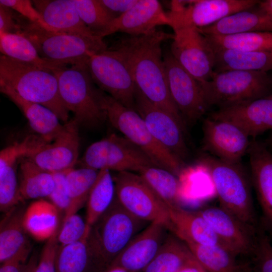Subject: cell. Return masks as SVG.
<instances>
[{
    "instance_id": "6da1fadb",
    "label": "cell",
    "mask_w": 272,
    "mask_h": 272,
    "mask_svg": "<svg viewBox=\"0 0 272 272\" xmlns=\"http://www.w3.org/2000/svg\"><path fill=\"white\" fill-rule=\"evenodd\" d=\"M173 36L157 29L146 35H128L120 39L114 49L127 64L137 89L186 126L169 91L162 53V42Z\"/></svg>"
},
{
    "instance_id": "7a4b0ae2",
    "label": "cell",
    "mask_w": 272,
    "mask_h": 272,
    "mask_svg": "<svg viewBox=\"0 0 272 272\" xmlns=\"http://www.w3.org/2000/svg\"><path fill=\"white\" fill-rule=\"evenodd\" d=\"M0 87L47 107L64 123L69 121V111L60 96L57 79L50 71L1 54Z\"/></svg>"
},
{
    "instance_id": "3957f363",
    "label": "cell",
    "mask_w": 272,
    "mask_h": 272,
    "mask_svg": "<svg viewBox=\"0 0 272 272\" xmlns=\"http://www.w3.org/2000/svg\"><path fill=\"white\" fill-rule=\"evenodd\" d=\"M147 223L127 211L115 196L108 209L91 227L88 237L95 269L104 270Z\"/></svg>"
},
{
    "instance_id": "277c9868",
    "label": "cell",
    "mask_w": 272,
    "mask_h": 272,
    "mask_svg": "<svg viewBox=\"0 0 272 272\" xmlns=\"http://www.w3.org/2000/svg\"><path fill=\"white\" fill-rule=\"evenodd\" d=\"M199 160L210 176L219 206L245 224L257 228L252 184L241 163H228L208 153L202 154Z\"/></svg>"
},
{
    "instance_id": "5b68a950",
    "label": "cell",
    "mask_w": 272,
    "mask_h": 272,
    "mask_svg": "<svg viewBox=\"0 0 272 272\" xmlns=\"http://www.w3.org/2000/svg\"><path fill=\"white\" fill-rule=\"evenodd\" d=\"M56 76L61 99L79 124L95 127L107 119L101 101V90L95 86L86 62L60 67Z\"/></svg>"
},
{
    "instance_id": "8992f818",
    "label": "cell",
    "mask_w": 272,
    "mask_h": 272,
    "mask_svg": "<svg viewBox=\"0 0 272 272\" xmlns=\"http://www.w3.org/2000/svg\"><path fill=\"white\" fill-rule=\"evenodd\" d=\"M101 101L107 119L123 137L144 152L156 166L176 176L179 175L183 162L154 138L135 110L124 106L102 91Z\"/></svg>"
},
{
    "instance_id": "52a82bcc",
    "label": "cell",
    "mask_w": 272,
    "mask_h": 272,
    "mask_svg": "<svg viewBox=\"0 0 272 272\" xmlns=\"http://www.w3.org/2000/svg\"><path fill=\"white\" fill-rule=\"evenodd\" d=\"M209 107L233 106L272 94V77L268 73L244 70L214 72L200 83Z\"/></svg>"
},
{
    "instance_id": "ba28073f",
    "label": "cell",
    "mask_w": 272,
    "mask_h": 272,
    "mask_svg": "<svg viewBox=\"0 0 272 272\" xmlns=\"http://www.w3.org/2000/svg\"><path fill=\"white\" fill-rule=\"evenodd\" d=\"M21 33L43 58L72 65L86 62L90 56L107 49L103 39L46 30L29 21L22 22Z\"/></svg>"
},
{
    "instance_id": "9c48e42d",
    "label": "cell",
    "mask_w": 272,
    "mask_h": 272,
    "mask_svg": "<svg viewBox=\"0 0 272 272\" xmlns=\"http://www.w3.org/2000/svg\"><path fill=\"white\" fill-rule=\"evenodd\" d=\"M81 167L139 172L147 166H155L140 149L123 136L112 133L90 145L78 161Z\"/></svg>"
},
{
    "instance_id": "30bf717a",
    "label": "cell",
    "mask_w": 272,
    "mask_h": 272,
    "mask_svg": "<svg viewBox=\"0 0 272 272\" xmlns=\"http://www.w3.org/2000/svg\"><path fill=\"white\" fill-rule=\"evenodd\" d=\"M86 63L99 89L124 106L135 110L137 88L127 64L116 50L107 49L93 54Z\"/></svg>"
},
{
    "instance_id": "8fae6325",
    "label": "cell",
    "mask_w": 272,
    "mask_h": 272,
    "mask_svg": "<svg viewBox=\"0 0 272 272\" xmlns=\"http://www.w3.org/2000/svg\"><path fill=\"white\" fill-rule=\"evenodd\" d=\"M113 179L115 196L127 211L147 222L162 223L171 231L167 206L139 174L119 172Z\"/></svg>"
},
{
    "instance_id": "7c38bea8",
    "label": "cell",
    "mask_w": 272,
    "mask_h": 272,
    "mask_svg": "<svg viewBox=\"0 0 272 272\" xmlns=\"http://www.w3.org/2000/svg\"><path fill=\"white\" fill-rule=\"evenodd\" d=\"M257 0H175L167 13L172 29L205 28L239 11L252 7Z\"/></svg>"
},
{
    "instance_id": "4fadbf2b",
    "label": "cell",
    "mask_w": 272,
    "mask_h": 272,
    "mask_svg": "<svg viewBox=\"0 0 272 272\" xmlns=\"http://www.w3.org/2000/svg\"><path fill=\"white\" fill-rule=\"evenodd\" d=\"M171 53L178 62L199 82L209 80L214 72L215 51L197 28L173 29Z\"/></svg>"
},
{
    "instance_id": "5bb4252c",
    "label": "cell",
    "mask_w": 272,
    "mask_h": 272,
    "mask_svg": "<svg viewBox=\"0 0 272 272\" xmlns=\"http://www.w3.org/2000/svg\"><path fill=\"white\" fill-rule=\"evenodd\" d=\"M163 59L172 98L185 124L191 125L209 108L201 84L178 62L170 51L164 54Z\"/></svg>"
},
{
    "instance_id": "9a60e30c",
    "label": "cell",
    "mask_w": 272,
    "mask_h": 272,
    "mask_svg": "<svg viewBox=\"0 0 272 272\" xmlns=\"http://www.w3.org/2000/svg\"><path fill=\"white\" fill-rule=\"evenodd\" d=\"M135 110L154 138L183 162L188 155L184 136L186 126L171 113L149 101L137 89Z\"/></svg>"
},
{
    "instance_id": "2e32d148",
    "label": "cell",
    "mask_w": 272,
    "mask_h": 272,
    "mask_svg": "<svg viewBox=\"0 0 272 272\" xmlns=\"http://www.w3.org/2000/svg\"><path fill=\"white\" fill-rule=\"evenodd\" d=\"M202 133V150L222 161L239 163L247 153L249 136L231 121L209 116L203 120Z\"/></svg>"
},
{
    "instance_id": "e0dca14e",
    "label": "cell",
    "mask_w": 272,
    "mask_h": 272,
    "mask_svg": "<svg viewBox=\"0 0 272 272\" xmlns=\"http://www.w3.org/2000/svg\"><path fill=\"white\" fill-rule=\"evenodd\" d=\"M209 223L223 244L236 256L251 255L259 231L220 206L208 207L198 211Z\"/></svg>"
},
{
    "instance_id": "ac0fdd59",
    "label": "cell",
    "mask_w": 272,
    "mask_h": 272,
    "mask_svg": "<svg viewBox=\"0 0 272 272\" xmlns=\"http://www.w3.org/2000/svg\"><path fill=\"white\" fill-rule=\"evenodd\" d=\"M79 123L74 118L64 123L59 134L26 157L40 168L51 173L65 172L78 162Z\"/></svg>"
},
{
    "instance_id": "d6986e66",
    "label": "cell",
    "mask_w": 272,
    "mask_h": 272,
    "mask_svg": "<svg viewBox=\"0 0 272 272\" xmlns=\"http://www.w3.org/2000/svg\"><path fill=\"white\" fill-rule=\"evenodd\" d=\"M168 230L167 226L162 223H150L110 265L120 266L129 272L143 271L159 251L168 235Z\"/></svg>"
},
{
    "instance_id": "ffe728a7",
    "label": "cell",
    "mask_w": 272,
    "mask_h": 272,
    "mask_svg": "<svg viewBox=\"0 0 272 272\" xmlns=\"http://www.w3.org/2000/svg\"><path fill=\"white\" fill-rule=\"evenodd\" d=\"M247 154L250 178L262 211L264 227L272 232V153L254 138L250 140Z\"/></svg>"
},
{
    "instance_id": "44dd1931",
    "label": "cell",
    "mask_w": 272,
    "mask_h": 272,
    "mask_svg": "<svg viewBox=\"0 0 272 272\" xmlns=\"http://www.w3.org/2000/svg\"><path fill=\"white\" fill-rule=\"evenodd\" d=\"M210 117L231 121L255 138L272 129V94L243 104L218 109Z\"/></svg>"
},
{
    "instance_id": "7402d4cb",
    "label": "cell",
    "mask_w": 272,
    "mask_h": 272,
    "mask_svg": "<svg viewBox=\"0 0 272 272\" xmlns=\"http://www.w3.org/2000/svg\"><path fill=\"white\" fill-rule=\"evenodd\" d=\"M167 14L157 0H139L126 13L114 19L103 38L115 32L139 36L150 33L161 25L170 26Z\"/></svg>"
},
{
    "instance_id": "603a6c76",
    "label": "cell",
    "mask_w": 272,
    "mask_h": 272,
    "mask_svg": "<svg viewBox=\"0 0 272 272\" xmlns=\"http://www.w3.org/2000/svg\"><path fill=\"white\" fill-rule=\"evenodd\" d=\"M167 207L171 231L181 240L203 246L221 245L226 247L198 212H191L181 206Z\"/></svg>"
},
{
    "instance_id": "cb8c5ba5",
    "label": "cell",
    "mask_w": 272,
    "mask_h": 272,
    "mask_svg": "<svg viewBox=\"0 0 272 272\" xmlns=\"http://www.w3.org/2000/svg\"><path fill=\"white\" fill-rule=\"evenodd\" d=\"M258 4L229 15L211 26L198 29L203 35L215 36L272 32V17Z\"/></svg>"
},
{
    "instance_id": "d4e9b609",
    "label": "cell",
    "mask_w": 272,
    "mask_h": 272,
    "mask_svg": "<svg viewBox=\"0 0 272 272\" xmlns=\"http://www.w3.org/2000/svg\"><path fill=\"white\" fill-rule=\"evenodd\" d=\"M32 2L52 31L97 37L81 20L73 0H34Z\"/></svg>"
},
{
    "instance_id": "484cf974",
    "label": "cell",
    "mask_w": 272,
    "mask_h": 272,
    "mask_svg": "<svg viewBox=\"0 0 272 272\" xmlns=\"http://www.w3.org/2000/svg\"><path fill=\"white\" fill-rule=\"evenodd\" d=\"M0 91L20 109L35 133L48 143L52 142L62 131L63 124L49 109L24 99L10 89L0 87Z\"/></svg>"
},
{
    "instance_id": "4316f807",
    "label": "cell",
    "mask_w": 272,
    "mask_h": 272,
    "mask_svg": "<svg viewBox=\"0 0 272 272\" xmlns=\"http://www.w3.org/2000/svg\"><path fill=\"white\" fill-rule=\"evenodd\" d=\"M59 214L50 201L41 199L33 201L24 212V228L35 239L47 241L58 231Z\"/></svg>"
},
{
    "instance_id": "83f0119b",
    "label": "cell",
    "mask_w": 272,
    "mask_h": 272,
    "mask_svg": "<svg viewBox=\"0 0 272 272\" xmlns=\"http://www.w3.org/2000/svg\"><path fill=\"white\" fill-rule=\"evenodd\" d=\"M24 211L15 208L1 222L0 262L14 255L31 251L30 243L23 225Z\"/></svg>"
},
{
    "instance_id": "f1b7e54d",
    "label": "cell",
    "mask_w": 272,
    "mask_h": 272,
    "mask_svg": "<svg viewBox=\"0 0 272 272\" xmlns=\"http://www.w3.org/2000/svg\"><path fill=\"white\" fill-rule=\"evenodd\" d=\"M2 54L52 72L67 64L42 57L32 42L21 33H0Z\"/></svg>"
},
{
    "instance_id": "f546056e",
    "label": "cell",
    "mask_w": 272,
    "mask_h": 272,
    "mask_svg": "<svg viewBox=\"0 0 272 272\" xmlns=\"http://www.w3.org/2000/svg\"><path fill=\"white\" fill-rule=\"evenodd\" d=\"M215 51V72L233 70L267 73L272 71V50L240 51L222 49Z\"/></svg>"
},
{
    "instance_id": "4dcf8cb0",
    "label": "cell",
    "mask_w": 272,
    "mask_h": 272,
    "mask_svg": "<svg viewBox=\"0 0 272 272\" xmlns=\"http://www.w3.org/2000/svg\"><path fill=\"white\" fill-rule=\"evenodd\" d=\"M195 258L186 244L168 234L156 255L143 272H178Z\"/></svg>"
},
{
    "instance_id": "1f68e13d",
    "label": "cell",
    "mask_w": 272,
    "mask_h": 272,
    "mask_svg": "<svg viewBox=\"0 0 272 272\" xmlns=\"http://www.w3.org/2000/svg\"><path fill=\"white\" fill-rule=\"evenodd\" d=\"M20 193L22 199L48 197L55 182L53 173L46 171L27 157L20 161Z\"/></svg>"
},
{
    "instance_id": "d6a6232c",
    "label": "cell",
    "mask_w": 272,
    "mask_h": 272,
    "mask_svg": "<svg viewBox=\"0 0 272 272\" xmlns=\"http://www.w3.org/2000/svg\"><path fill=\"white\" fill-rule=\"evenodd\" d=\"M185 243L207 272H244L246 264L239 263L237 256L224 246Z\"/></svg>"
},
{
    "instance_id": "836d02e7",
    "label": "cell",
    "mask_w": 272,
    "mask_h": 272,
    "mask_svg": "<svg viewBox=\"0 0 272 272\" xmlns=\"http://www.w3.org/2000/svg\"><path fill=\"white\" fill-rule=\"evenodd\" d=\"M98 170L81 167L65 172V182L70 199V207L63 219L77 214L78 211L87 203L91 189L96 180Z\"/></svg>"
},
{
    "instance_id": "e575fe53",
    "label": "cell",
    "mask_w": 272,
    "mask_h": 272,
    "mask_svg": "<svg viewBox=\"0 0 272 272\" xmlns=\"http://www.w3.org/2000/svg\"><path fill=\"white\" fill-rule=\"evenodd\" d=\"M138 173L167 206H181V183L175 175L155 166L146 167Z\"/></svg>"
},
{
    "instance_id": "d590c367",
    "label": "cell",
    "mask_w": 272,
    "mask_h": 272,
    "mask_svg": "<svg viewBox=\"0 0 272 272\" xmlns=\"http://www.w3.org/2000/svg\"><path fill=\"white\" fill-rule=\"evenodd\" d=\"M214 50L259 51L272 50V32H253L226 36L204 35Z\"/></svg>"
},
{
    "instance_id": "8d00e7d4",
    "label": "cell",
    "mask_w": 272,
    "mask_h": 272,
    "mask_svg": "<svg viewBox=\"0 0 272 272\" xmlns=\"http://www.w3.org/2000/svg\"><path fill=\"white\" fill-rule=\"evenodd\" d=\"M115 196V184L110 171L99 170L86 203V222L88 227L91 228L108 209Z\"/></svg>"
},
{
    "instance_id": "74e56055",
    "label": "cell",
    "mask_w": 272,
    "mask_h": 272,
    "mask_svg": "<svg viewBox=\"0 0 272 272\" xmlns=\"http://www.w3.org/2000/svg\"><path fill=\"white\" fill-rule=\"evenodd\" d=\"M89 234L78 242L63 246L59 245L56 272H91L95 268L88 245Z\"/></svg>"
},
{
    "instance_id": "f35d334b",
    "label": "cell",
    "mask_w": 272,
    "mask_h": 272,
    "mask_svg": "<svg viewBox=\"0 0 272 272\" xmlns=\"http://www.w3.org/2000/svg\"><path fill=\"white\" fill-rule=\"evenodd\" d=\"M83 22L96 36L103 35L114 20L99 0H73Z\"/></svg>"
},
{
    "instance_id": "ab89813d",
    "label": "cell",
    "mask_w": 272,
    "mask_h": 272,
    "mask_svg": "<svg viewBox=\"0 0 272 272\" xmlns=\"http://www.w3.org/2000/svg\"><path fill=\"white\" fill-rule=\"evenodd\" d=\"M18 164L0 169V209L5 213L23 201L17 178Z\"/></svg>"
},
{
    "instance_id": "60d3db41",
    "label": "cell",
    "mask_w": 272,
    "mask_h": 272,
    "mask_svg": "<svg viewBox=\"0 0 272 272\" xmlns=\"http://www.w3.org/2000/svg\"><path fill=\"white\" fill-rule=\"evenodd\" d=\"M48 143L35 134L28 135L22 141L7 146L0 152V169L18 164L22 158L30 155Z\"/></svg>"
},
{
    "instance_id": "b9f144b4",
    "label": "cell",
    "mask_w": 272,
    "mask_h": 272,
    "mask_svg": "<svg viewBox=\"0 0 272 272\" xmlns=\"http://www.w3.org/2000/svg\"><path fill=\"white\" fill-rule=\"evenodd\" d=\"M90 229L79 215H72L62 220L57 237L58 244L63 246L78 242L90 233Z\"/></svg>"
},
{
    "instance_id": "7bdbcfd3",
    "label": "cell",
    "mask_w": 272,
    "mask_h": 272,
    "mask_svg": "<svg viewBox=\"0 0 272 272\" xmlns=\"http://www.w3.org/2000/svg\"><path fill=\"white\" fill-rule=\"evenodd\" d=\"M253 272H272V244L264 231L260 230L254 249L251 254Z\"/></svg>"
},
{
    "instance_id": "ee69618b",
    "label": "cell",
    "mask_w": 272,
    "mask_h": 272,
    "mask_svg": "<svg viewBox=\"0 0 272 272\" xmlns=\"http://www.w3.org/2000/svg\"><path fill=\"white\" fill-rule=\"evenodd\" d=\"M0 4L10 8L20 13L28 21L34 23L43 28L51 30L45 22L39 12L29 0H0Z\"/></svg>"
},
{
    "instance_id": "f6af8a7d",
    "label": "cell",
    "mask_w": 272,
    "mask_h": 272,
    "mask_svg": "<svg viewBox=\"0 0 272 272\" xmlns=\"http://www.w3.org/2000/svg\"><path fill=\"white\" fill-rule=\"evenodd\" d=\"M58 230L45 244L34 272H56V261L59 245Z\"/></svg>"
},
{
    "instance_id": "bcb514c9",
    "label": "cell",
    "mask_w": 272,
    "mask_h": 272,
    "mask_svg": "<svg viewBox=\"0 0 272 272\" xmlns=\"http://www.w3.org/2000/svg\"><path fill=\"white\" fill-rule=\"evenodd\" d=\"M54 178V187L48 198L50 202L64 215L67 211L70 199L68 195L65 182V172L53 173Z\"/></svg>"
},
{
    "instance_id": "7dc6e473",
    "label": "cell",
    "mask_w": 272,
    "mask_h": 272,
    "mask_svg": "<svg viewBox=\"0 0 272 272\" xmlns=\"http://www.w3.org/2000/svg\"><path fill=\"white\" fill-rule=\"evenodd\" d=\"M14 14L12 9L0 4V33H21L22 22Z\"/></svg>"
},
{
    "instance_id": "c3c4849f",
    "label": "cell",
    "mask_w": 272,
    "mask_h": 272,
    "mask_svg": "<svg viewBox=\"0 0 272 272\" xmlns=\"http://www.w3.org/2000/svg\"><path fill=\"white\" fill-rule=\"evenodd\" d=\"M139 0H99L101 4L113 16L118 18L132 8Z\"/></svg>"
},
{
    "instance_id": "681fc988",
    "label": "cell",
    "mask_w": 272,
    "mask_h": 272,
    "mask_svg": "<svg viewBox=\"0 0 272 272\" xmlns=\"http://www.w3.org/2000/svg\"><path fill=\"white\" fill-rule=\"evenodd\" d=\"M30 252L18 253L1 264L0 272H24Z\"/></svg>"
},
{
    "instance_id": "f907efd6",
    "label": "cell",
    "mask_w": 272,
    "mask_h": 272,
    "mask_svg": "<svg viewBox=\"0 0 272 272\" xmlns=\"http://www.w3.org/2000/svg\"><path fill=\"white\" fill-rule=\"evenodd\" d=\"M178 272H206L196 259L184 266Z\"/></svg>"
},
{
    "instance_id": "816d5d0a",
    "label": "cell",
    "mask_w": 272,
    "mask_h": 272,
    "mask_svg": "<svg viewBox=\"0 0 272 272\" xmlns=\"http://www.w3.org/2000/svg\"><path fill=\"white\" fill-rule=\"evenodd\" d=\"M37 262L36 256L35 255H32L28 260L24 272H34Z\"/></svg>"
},
{
    "instance_id": "f5cc1de1",
    "label": "cell",
    "mask_w": 272,
    "mask_h": 272,
    "mask_svg": "<svg viewBox=\"0 0 272 272\" xmlns=\"http://www.w3.org/2000/svg\"><path fill=\"white\" fill-rule=\"evenodd\" d=\"M258 5L272 17V0L260 1Z\"/></svg>"
},
{
    "instance_id": "db71d44e",
    "label": "cell",
    "mask_w": 272,
    "mask_h": 272,
    "mask_svg": "<svg viewBox=\"0 0 272 272\" xmlns=\"http://www.w3.org/2000/svg\"><path fill=\"white\" fill-rule=\"evenodd\" d=\"M103 272H129L124 268L115 265H110Z\"/></svg>"
},
{
    "instance_id": "11a10c76",
    "label": "cell",
    "mask_w": 272,
    "mask_h": 272,
    "mask_svg": "<svg viewBox=\"0 0 272 272\" xmlns=\"http://www.w3.org/2000/svg\"><path fill=\"white\" fill-rule=\"evenodd\" d=\"M244 272H253V271L251 266H249L248 264H246Z\"/></svg>"
},
{
    "instance_id": "9f6ffc18",
    "label": "cell",
    "mask_w": 272,
    "mask_h": 272,
    "mask_svg": "<svg viewBox=\"0 0 272 272\" xmlns=\"http://www.w3.org/2000/svg\"><path fill=\"white\" fill-rule=\"evenodd\" d=\"M206 272H207V271H206Z\"/></svg>"
}]
</instances>
